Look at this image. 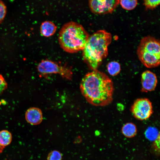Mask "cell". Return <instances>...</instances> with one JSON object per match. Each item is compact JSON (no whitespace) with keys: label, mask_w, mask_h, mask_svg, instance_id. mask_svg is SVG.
<instances>
[{"label":"cell","mask_w":160,"mask_h":160,"mask_svg":"<svg viewBox=\"0 0 160 160\" xmlns=\"http://www.w3.org/2000/svg\"><path fill=\"white\" fill-rule=\"evenodd\" d=\"M119 2L122 7L128 10L133 9L137 4V0H120Z\"/></svg>","instance_id":"15"},{"label":"cell","mask_w":160,"mask_h":160,"mask_svg":"<svg viewBox=\"0 0 160 160\" xmlns=\"http://www.w3.org/2000/svg\"><path fill=\"white\" fill-rule=\"evenodd\" d=\"M7 87V84L3 76L0 74V95Z\"/></svg>","instance_id":"19"},{"label":"cell","mask_w":160,"mask_h":160,"mask_svg":"<svg viewBox=\"0 0 160 160\" xmlns=\"http://www.w3.org/2000/svg\"><path fill=\"white\" fill-rule=\"evenodd\" d=\"M120 0H89L91 11L96 14L112 13L119 5Z\"/></svg>","instance_id":"7"},{"label":"cell","mask_w":160,"mask_h":160,"mask_svg":"<svg viewBox=\"0 0 160 160\" xmlns=\"http://www.w3.org/2000/svg\"><path fill=\"white\" fill-rule=\"evenodd\" d=\"M62 155L61 153L57 150L52 151L48 155L47 160H62Z\"/></svg>","instance_id":"17"},{"label":"cell","mask_w":160,"mask_h":160,"mask_svg":"<svg viewBox=\"0 0 160 160\" xmlns=\"http://www.w3.org/2000/svg\"><path fill=\"white\" fill-rule=\"evenodd\" d=\"M160 0H144V5L146 9H153L160 4Z\"/></svg>","instance_id":"16"},{"label":"cell","mask_w":160,"mask_h":160,"mask_svg":"<svg viewBox=\"0 0 160 160\" xmlns=\"http://www.w3.org/2000/svg\"><path fill=\"white\" fill-rule=\"evenodd\" d=\"M89 36L81 25L71 21L64 24L60 29L59 43L65 51L76 53L82 50Z\"/></svg>","instance_id":"3"},{"label":"cell","mask_w":160,"mask_h":160,"mask_svg":"<svg viewBox=\"0 0 160 160\" xmlns=\"http://www.w3.org/2000/svg\"><path fill=\"white\" fill-rule=\"evenodd\" d=\"M82 95L87 101L96 106H105L112 101L113 82L106 74L97 70L87 73L80 85Z\"/></svg>","instance_id":"1"},{"label":"cell","mask_w":160,"mask_h":160,"mask_svg":"<svg viewBox=\"0 0 160 160\" xmlns=\"http://www.w3.org/2000/svg\"><path fill=\"white\" fill-rule=\"evenodd\" d=\"M145 136L151 141H155L159 137V133L155 127H150L148 128L145 132Z\"/></svg>","instance_id":"14"},{"label":"cell","mask_w":160,"mask_h":160,"mask_svg":"<svg viewBox=\"0 0 160 160\" xmlns=\"http://www.w3.org/2000/svg\"><path fill=\"white\" fill-rule=\"evenodd\" d=\"M12 139L11 133L7 130H3L0 131V145L4 147L9 145Z\"/></svg>","instance_id":"12"},{"label":"cell","mask_w":160,"mask_h":160,"mask_svg":"<svg viewBox=\"0 0 160 160\" xmlns=\"http://www.w3.org/2000/svg\"><path fill=\"white\" fill-rule=\"evenodd\" d=\"M4 148V147L0 145V154L2 153Z\"/></svg>","instance_id":"20"},{"label":"cell","mask_w":160,"mask_h":160,"mask_svg":"<svg viewBox=\"0 0 160 160\" xmlns=\"http://www.w3.org/2000/svg\"><path fill=\"white\" fill-rule=\"evenodd\" d=\"M25 119L31 125L39 124L43 120L42 111L38 108H30L25 112Z\"/></svg>","instance_id":"9"},{"label":"cell","mask_w":160,"mask_h":160,"mask_svg":"<svg viewBox=\"0 0 160 160\" xmlns=\"http://www.w3.org/2000/svg\"><path fill=\"white\" fill-rule=\"evenodd\" d=\"M57 29V27L54 23L50 21H46L41 24L40 31L42 36L49 37L54 34Z\"/></svg>","instance_id":"10"},{"label":"cell","mask_w":160,"mask_h":160,"mask_svg":"<svg viewBox=\"0 0 160 160\" xmlns=\"http://www.w3.org/2000/svg\"><path fill=\"white\" fill-rule=\"evenodd\" d=\"M111 35L104 30L97 31L89 36L82 50L84 61L93 70H96L108 55V47Z\"/></svg>","instance_id":"2"},{"label":"cell","mask_w":160,"mask_h":160,"mask_svg":"<svg viewBox=\"0 0 160 160\" xmlns=\"http://www.w3.org/2000/svg\"><path fill=\"white\" fill-rule=\"evenodd\" d=\"M37 69L41 76L58 74L63 78L69 80H71L72 77V72L70 68L49 60H42L38 64Z\"/></svg>","instance_id":"5"},{"label":"cell","mask_w":160,"mask_h":160,"mask_svg":"<svg viewBox=\"0 0 160 160\" xmlns=\"http://www.w3.org/2000/svg\"><path fill=\"white\" fill-rule=\"evenodd\" d=\"M7 8L4 2L0 0V23L4 20L7 13Z\"/></svg>","instance_id":"18"},{"label":"cell","mask_w":160,"mask_h":160,"mask_svg":"<svg viewBox=\"0 0 160 160\" xmlns=\"http://www.w3.org/2000/svg\"><path fill=\"white\" fill-rule=\"evenodd\" d=\"M107 69L108 73L111 75L116 76L120 71V65L119 63L117 62L111 61L108 64Z\"/></svg>","instance_id":"13"},{"label":"cell","mask_w":160,"mask_h":160,"mask_svg":"<svg viewBox=\"0 0 160 160\" xmlns=\"http://www.w3.org/2000/svg\"><path fill=\"white\" fill-rule=\"evenodd\" d=\"M141 91L145 92L154 91L157 83L156 74L149 71L143 72L141 75Z\"/></svg>","instance_id":"8"},{"label":"cell","mask_w":160,"mask_h":160,"mask_svg":"<svg viewBox=\"0 0 160 160\" xmlns=\"http://www.w3.org/2000/svg\"><path fill=\"white\" fill-rule=\"evenodd\" d=\"M137 53L141 63L146 67L158 66L160 63L159 41L150 36L143 37L138 47Z\"/></svg>","instance_id":"4"},{"label":"cell","mask_w":160,"mask_h":160,"mask_svg":"<svg viewBox=\"0 0 160 160\" xmlns=\"http://www.w3.org/2000/svg\"><path fill=\"white\" fill-rule=\"evenodd\" d=\"M121 131L125 137L131 138L136 135L137 130V127L135 124L132 122H128L123 126Z\"/></svg>","instance_id":"11"},{"label":"cell","mask_w":160,"mask_h":160,"mask_svg":"<svg viewBox=\"0 0 160 160\" xmlns=\"http://www.w3.org/2000/svg\"><path fill=\"white\" fill-rule=\"evenodd\" d=\"M130 110L134 117L140 120L148 119L153 113L152 103L145 98L136 99L132 105Z\"/></svg>","instance_id":"6"}]
</instances>
